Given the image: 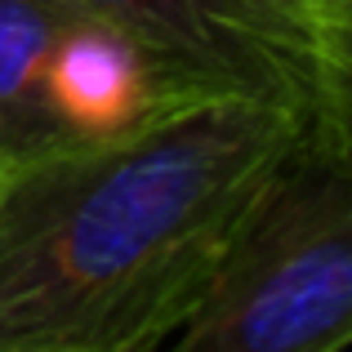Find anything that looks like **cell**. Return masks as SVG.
<instances>
[{"instance_id":"8992f818","label":"cell","mask_w":352,"mask_h":352,"mask_svg":"<svg viewBox=\"0 0 352 352\" xmlns=\"http://www.w3.org/2000/svg\"><path fill=\"white\" fill-rule=\"evenodd\" d=\"M5 170H9V161H5V156H0V179H5Z\"/></svg>"},{"instance_id":"7a4b0ae2","label":"cell","mask_w":352,"mask_h":352,"mask_svg":"<svg viewBox=\"0 0 352 352\" xmlns=\"http://www.w3.org/2000/svg\"><path fill=\"white\" fill-rule=\"evenodd\" d=\"M116 27L174 98L285 112L308 152L352 161V0H72Z\"/></svg>"},{"instance_id":"277c9868","label":"cell","mask_w":352,"mask_h":352,"mask_svg":"<svg viewBox=\"0 0 352 352\" xmlns=\"http://www.w3.org/2000/svg\"><path fill=\"white\" fill-rule=\"evenodd\" d=\"M45 103L67 143H103L138 129L183 98L165 89L161 72L134 41L98 18L76 14L50 54Z\"/></svg>"},{"instance_id":"5b68a950","label":"cell","mask_w":352,"mask_h":352,"mask_svg":"<svg viewBox=\"0 0 352 352\" xmlns=\"http://www.w3.org/2000/svg\"><path fill=\"white\" fill-rule=\"evenodd\" d=\"M76 14L72 0H0V156L9 165L72 147L45 103V72Z\"/></svg>"},{"instance_id":"3957f363","label":"cell","mask_w":352,"mask_h":352,"mask_svg":"<svg viewBox=\"0 0 352 352\" xmlns=\"http://www.w3.org/2000/svg\"><path fill=\"white\" fill-rule=\"evenodd\" d=\"M348 339L352 161L299 152L152 352H344Z\"/></svg>"},{"instance_id":"6da1fadb","label":"cell","mask_w":352,"mask_h":352,"mask_svg":"<svg viewBox=\"0 0 352 352\" xmlns=\"http://www.w3.org/2000/svg\"><path fill=\"white\" fill-rule=\"evenodd\" d=\"M299 152L276 107L183 98L129 134L14 161L0 179V352H152Z\"/></svg>"}]
</instances>
